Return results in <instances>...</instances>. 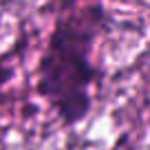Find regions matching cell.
<instances>
[{"label":"cell","instance_id":"obj_1","mask_svg":"<svg viewBox=\"0 0 150 150\" xmlns=\"http://www.w3.org/2000/svg\"><path fill=\"white\" fill-rule=\"evenodd\" d=\"M108 27L110 13L95 0L64 7L47 38L35 91L66 128L82 124L93 110V88L104 77L93 51Z\"/></svg>","mask_w":150,"mask_h":150},{"label":"cell","instance_id":"obj_2","mask_svg":"<svg viewBox=\"0 0 150 150\" xmlns=\"http://www.w3.org/2000/svg\"><path fill=\"white\" fill-rule=\"evenodd\" d=\"M13 75H16L13 66L9 64L7 55H2V53H0V91H2V88H5V86L11 82V80H13Z\"/></svg>","mask_w":150,"mask_h":150}]
</instances>
